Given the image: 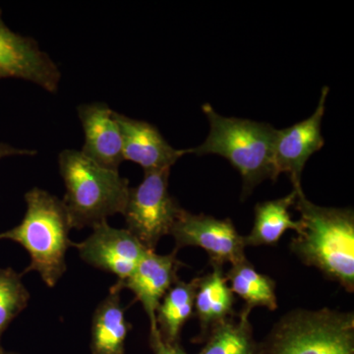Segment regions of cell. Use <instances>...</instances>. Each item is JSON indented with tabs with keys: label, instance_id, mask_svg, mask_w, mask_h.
<instances>
[{
	"label": "cell",
	"instance_id": "obj_1",
	"mask_svg": "<svg viewBox=\"0 0 354 354\" xmlns=\"http://www.w3.org/2000/svg\"><path fill=\"white\" fill-rule=\"evenodd\" d=\"M297 191L293 206L299 213L297 236L291 251L309 267L321 271L348 292L354 291V212L326 208L309 201L304 189Z\"/></svg>",
	"mask_w": 354,
	"mask_h": 354
},
{
	"label": "cell",
	"instance_id": "obj_2",
	"mask_svg": "<svg viewBox=\"0 0 354 354\" xmlns=\"http://www.w3.org/2000/svg\"><path fill=\"white\" fill-rule=\"evenodd\" d=\"M209 121V135L188 153L218 155L225 158L241 176L242 196L248 197L266 179L277 180L274 146L277 129L269 123L227 118L209 104L202 106Z\"/></svg>",
	"mask_w": 354,
	"mask_h": 354
},
{
	"label": "cell",
	"instance_id": "obj_3",
	"mask_svg": "<svg viewBox=\"0 0 354 354\" xmlns=\"http://www.w3.org/2000/svg\"><path fill=\"white\" fill-rule=\"evenodd\" d=\"M27 205L22 221L17 227L0 234V241H11L29 253V266L22 276L38 272L48 288L57 286L67 271L66 253L73 241L72 230L62 200L48 191L32 188L25 194Z\"/></svg>",
	"mask_w": 354,
	"mask_h": 354
},
{
	"label": "cell",
	"instance_id": "obj_4",
	"mask_svg": "<svg viewBox=\"0 0 354 354\" xmlns=\"http://www.w3.org/2000/svg\"><path fill=\"white\" fill-rule=\"evenodd\" d=\"M58 167L65 187L62 203L72 228H93L109 216L122 215L130 186L120 171L102 167L71 149L59 153Z\"/></svg>",
	"mask_w": 354,
	"mask_h": 354
},
{
	"label": "cell",
	"instance_id": "obj_5",
	"mask_svg": "<svg viewBox=\"0 0 354 354\" xmlns=\"http://www.w3.org/2000/svg\"><path fill=\"white\" fill-rule=\"evenodd\" d=\"M260 354H354V313L291 310L274 324Z\"/></svg>",
	"mask_w": 354,
	"mask_h": 354
},
{
	"label": "cell",
	"instance_id": "obj_6",
	"mask_svg": "<svg viewBox=\"0 0 354 354\" xmlns=\"http://www.w3.org/2000/svg\"><path fill=\"white\" fill-rule=\"evenodd\" d=\"M171 169L147 171L136 187H130L123 216L127 230L147 250L155 251L158 242L171 234L183 208L169 189Z\"/></svg>",
	"mask_w": 354,
	"mask_h": 354
},
{
	"label": "cell",
	"instance_id": "obj_7",
	"mask_svg": "<svg viewBox=\"0 0 354 354\" xmlns=\"http://www.w3.org/2000/svg\"><path fill=\"white\" fill-rule=\"evenodd\" d=\"M174 250L184 247H200L208 253L209 264L234 265L246 259L244 237L230 218H216L204 214H191L183 209L172 227Z\"/></svg>",
	"mask_w": 354,
	"mask_h": 354
},
{
	"label": "cell",
	"instance_id": "obj_8",
	"mask_svg": "<svg viewBox=\"0 0 354 354\" xmlns=\"http://www.w3.org/2000/svg\"><path fill=\"white\" fill-rule=\"evenodd\" d=\"M1 15L0 10V79H22L57 93L62 79L58 65L36 39L11 31Z\"/></svg>",
	"mask_w": 354,
	"mask_h": 354
},
{
	"label": "cell",
	"instance_id": "obj_9",
	"mask_svg": "<svg viewBox=\"0 0 354 354\" xmlns=\"http://www.w3.org/2000/svg\"><path fill=\"white\" fill-rule=\"evenodd\" d=\"M329 87H324L318 106L311 116L285 129H277L274 162L278 176L288 174L293 190L302 189L301 176L310 158L323 148L322 121Z\"/></svg>",
	"mask_w": 354,
	"mask_h": 354
},
{
	"label": "cell",
	"instance_id": "obj_10",
	"mask_svg": "<svg viewBox=\"0 0 354 354\" xmlns=\"http://www.w3.org/2000/svg\"><path fill=\"white\" fill-rule=\"evenodd\" d=\"M84 262L115 274L118 281L127 279L143 258L147 249L127 228H114L108 221L93 227L85 241L73 242Z\"/></svg>",
	"mask_w": 354,
	"mask_h": 354
},
{
	"label": "cell",
	"instance_id": "obj_11",
	"mask_svg": "<svg viewBox=\"0 0 354 354\" xmlns=\"http://www.w3.org/2000/svg\"><path fill=\"white\" fill-rule=\"evenodd\" d=\"M177 258V251L160 255L147 250L132 274L114 285L120 290H129L145 310L150 321V330L157 329L156 313L165 293L178 281V271L184 267Z\"/></svg>",
	"mask_w": 354,
	"mask_h": 354
},
{
	"label": "cell",
	"instance_id": "obj_12",
	"mask_svg": "<svg viewBox=\"0 0 354 354\" xmlns=\"http://www.w3.org/2000/svg\"><path fill=\"white\" fill-rule=\"evenodd\" d=\"M122 136L123 158L139 165L144 172L171 169L187 150L174 148L155 125L116 113Z\"/></svg>",
	"mask_w": 354,
	"mask_h": 354
},
{
	"label": "cell",
	"instance_id": "obj_13",
	"mask_svg": "<svg viewBox=\"0 0 354 354\" xmlns=\"http://www.w3.org/2000/svg\"><path fill=\"white\" fill-rule=\"evenodd\" d=\"M77 111L85 134L81 152L102 167L118 171L124 158L115 111L100 102L80 104Z\"/></svg>",
	"mask_w": 354,
	"mask_h": 354
},
{
	"label": "cell",
	"instance_id": "obj_14",
	"mask_svg": "<svg viewBox=\"0 0 354 354\" xmlns=\"http://www.w3.org/2000/svg\"><path fill=\"white\" fill-rule=\"evenodd\" d=\"M120 293L113 285L95 310L91 326L92 354H125V341L131 325L125 317Z\"/></svg>",
	"mask_w": 354,
	"mask_h": 354
},
{
	"label": "cell",
	"instance_id": "obj_15",
	"mask_svg": "<svg viewBox=\"0 0 354 354\" xmlns=\"http://www.w3.org/2000/svg\"><path fill=\"white\" fill-rule=\"evenodd\" d=\"M212 271L198 277L194 315L200 322L202 334L228 317L234 315L235 297L223 272V266L211 264Z\"/></svg>",
	"mask_w": 354,
	"mask_h": 354
},
{
	"label": "cell",
	"instance_id": "obj_16",
	"mask_svg": "<svg viewBox=\"0 0 354 354\" xmlns=\"http://www.w3.org/2000/svg\"><path fill=\"white\" fill-rule=\"evenodd\" d=\"M297 191L279 199L258 203L250 234L244 237L245 246L276 245L288 230L298 232L299 223L293 221L290 209L295 205Z\"/></svg>",
	"mask_w": 354,
	"mask_h": 354
},
{
	"label": "cell",
	"instance_id": "obj_17",
	"mask_svg": "<svg viewBox=\"0 0 354 354\" xmlns=\"http://www.w3.org/2000/svg\"><path fill=\"white\" fill-rule=\"evenodd\" d=\"M197 278L190 281H178L162 297L156 313V322L160 337L169 344H178L181 330L194 315Z\"/></svg>",
	"mask_w": 354,
	"mask_h": 354
},
{
	"label": "cell",
	"instance_id": "obj_18",
	"mask_svg": "<svg viewBox=\"0 0 354 354\" xmlns=\"http://www.w3.org/2000/svg\"><path fill=\"white\" fill-rule=\"evenodd\" d=\"M251 311L244 306L239 313L216 324L209 330L208 342L200 354H260L254 341Z\"/></svg>",
	"mask_w": 354,
	"mask_h": 354
},
{
	"label": "cell",
	"instance_id": "obj_19",
	"mask_svg": "<svg viewBox=\"0 0 354 354\" xmlns=\"http://www.w3.org/2000/svg\"><path fill=\"white\" fill-rule=\"evenodd\" d=\"M225 274L230 290L242 298L248 308L265 307L271 311L278 308L274 279L258 272L248 260L232 265Z\"/></svg>",
	"mask_w": 354,
	"mask_h": 354
},
{
	"label": "cell",
	"instance_id": "obj_20",
	"mask_svg": "<svg viewBox=\"0 0 354 354\" xmlns=\"http://www.w3.org/2000/svg\"><path fill=\"white\" fill-rule=\"evenodd\" d=\"M22 277L12 268H0V351L3 348L2 335L14 319L27 308L31 298Z\"/></svg>",
	"mask_w": 354,
	"mask_h": 354
},
{
	"label": "cell",
	"instance_id": "obj_21",
	"mask_svg": "<svg viewBox=\"0 0 354 354\" xmlns=\"http://www.w3.org/2000/svg\"><path fill=\"white\" fill-rule=\"evenodd\" d=\"M150 344L155 354H187L178 344H169L160 337L158 328L150 330Z\"/></svg>",
	"mask_w": 354,
	"mask_h": 354
},
{
	"label": "cell",
	"instance_id": "obj_22",
	"mask_svg": "<svg viewBox=\"0 0 354 354\" xmlns=\"http://www.w3.org/2000/svg\"><path fill=\"white\" fill-rule=\"evenodd\" d=\"M36 153L37 151L35 150L15 148L9 144L0 143V160L6 157H13V156H35Z\"/></svg>",
	"mask_w": 354,
	"mask_h": 354
},
{
	"label": "cell",
	"instance_id": "obj_23",
	"mask_svg": "<svg viewBox=\"0 0 354 354\" xmlns=\"http://www.w3.org/2000/svg\"><path fill=\"white\" fill-rule=\"evenodd\" d=\"M0 354H19V353H12V351H4L3 348H2L1 351H0Z\"/></svg>",
	"mask_w": 354,
	"mask_h": 354
}]
</instances>
